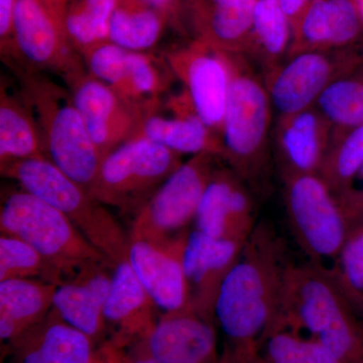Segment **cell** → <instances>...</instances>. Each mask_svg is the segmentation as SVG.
Instances as JSON below:
<instances>
[{"label": "cell", "instance_id": "cell-1", "mask_svg": "<svg viewBox=\"0 0 363 363\" xmlns=\"http://www.w3.org/2000/svg\"><path fill=\"white\" fill-rule=\"evenodd\" d=\"M289 264L285 243L274 227L257 223L215 304L224 348L259 352L278 314Z\"/></svg>", "mask_w": 363, "mask_h": 363}, {"label": "cell", "instance_id": "cell-2", "mask_svg": "<svg viewBox=\"0 0 363 363\" xmlns=\"http://www.w3.org/2000/svg\"><path fill=\"white\" fill-rule=\"evenodd\" d=\"M274 325L306 332L343 363H363V331L350 301L330 277L311 264H289L271 328Z\"/></svg>", "mask_w": 363, "mask_h": 363}, {"label": "cell", "instance_id": "cell-3", "mask_svg": "<svg viewBox=\"0 0 363 363\" xmlns=\"http://www.w3.org/2000/svg\"><path fill=\"white\" fill-rule=\"evenodd\" d=\"M21 96L37 119L45 157L90 193L102 157L91 140L71 91L49 74L16 68Z\"/></svg>", "mask_w": 363, "mask_h": 363}, {"label": "cell", "instance_id": "cell-4", "mask_svg": "<svg viewBox=\"0 0 363 363\" xmlns=\"http://www.w3.org/2000/svg\"><path fill=\"white\" fill-rule=\"evenodd\" d=\"M225 54L230 84L221 133L223 160L247 186L262 190L269 173L271 98L245 55Z\"/></svg>", "mask_w": 363, "mask_h": 363}, {"label": "cell", "instance_id": "cell-5", "mask_svg": "<svg viewBox=\"0 0 363 363\" xmlns=\"http://www.w3.org/2000/svg\"><path fill=\"white\" fill-rule=\"evenodd\" d=\"M0 171L2 176L16 182L21 190L65 215L113 266L128 259L130 235H126L108 207L97 201L47 157L9 162L0 164Z\"/></svg>", "mask_w": 363, "mask_h": 363}, {"label": "cell", "instance_id": "cell-6", "mask_svg": "<svg viewBox=\"0 0 363 363\" xmlns=\"http://www.w3.org/2000/svg\"><path fill=\"white\" fill-rule=\"evenodd\" d=\"M281 178L286 215L298 247L313 267L334 279L354 224L319 174H285Z\"/></svg>", "mask_w": 363, "mask_h": 363}, {"label": "cell", "instance_id": "cell-7", "mask_svg": "<svg viewBox=\"0 0 363 363\" xmlns=\"http://www.w3.org/2000/svg\"><path fill=\"white\" fill-rule=\"evenodd\" d=\"M0 229L42 253L65 281L85 267L109 262L65 215L23 190L13 191L2 200Z\"/></svg>", "mask_w": 363, "mask_h": 363}, {"label": "cell", "instance_id": "cell-8", "mask_svg": "<svg viewBox=\"0 0 363 363\" xmlns=\"http://www.w3.org/2000/svg\"><path fill=\"white\" fill-rule=\"evenodd\" d=\"M183 155L138 138L102 160L90 194L106 207L133 214L180 168Z\"/></svg>", "mask_w": 363, "mask_h": 363}, {"label": "cell", "instance_id": "cell-9", "mask_svg": "<svg viewBox=\"0 0 363 363\" xmlns=\"http://www.w3.org/2000/svg\"><path fill=\"white\" fill-rule=\"evenodd\" d=\"M219 160L199 154L184 162L133 216L130 240H164L188 231Z\"/></svg>", "mask_w": 363, "mask_h": 363}, {"label": "cell", "instance_id": "cell-10", "mask_svg": "<svg viewBox=\"0 0 363 363\" xmlns=\"http://www.w3.org/2000/svg\"><path fill=\"white\" fill-rule=\"evenodd\" d=\"M63 13L48 0H18L14 18L18 62L11 70L52 73L64 80L85 68L67 35Z\"/></svg>", "mask_w": 363, "mask_h": 363}, {"label": "cell", "instance_id": "cell-11", "mask_svg": "<svg viewBox=\"0 0 363 363\" xmlns=\"http://www.w3.org/2000/svg\"><path fill=\"white\" fill-rule=\"evenodd\" d=\"M348 47L301 52L264 73V85L279 116L314 106L329 86L355 70L359 58Z\"/></svg>", "mask_w": 363, "mask_h": 363}, {"label": "cell", "instance_id": "cell-12", "mask_svg": "<svg viewBox=\"0 0 363 363\" xmlns=\"http://www.w3.org/2000/svg\"><path fill=\"white\" fill-rule=\"evenodd\" d=\"M91 140L102 159L119 145L138 138L147 104H138L117 94L109 86L90 75L86 69L63 80Z\"/></svg>", "mask_w": 363, "mask_h": 363}, {"label": "cell", "instance_id": "cell-13", "mask_svg": "<svg viewBox=\"0 0 363 363\" xmlns=\"http://www.w3.org/2000/svg\"><path fill=\"white\" fill-rule=\"evenodd\" d=\"M164 57L203 123L221 138L230 84L225 52L192 39Z\"/></svg>", "mask_w": 363, "mask_h": 363}, {"label": "cell", "instance_id": "cell-14", "mask_svg": "<svg viewBox=\"0 0 363 363\" xmlns=\"http://www.w3.org/2000/svg\"><path fill=\"white\" fill-rule=\"evenodd\" d=\"M190 231L164 240H130L128 259L140 283L164 313L190 307L184 252Z\"/></svg>", "mask_w": 363, "mask_h": 363}, {"label": "cell", "instance_id": "cell-15", "mask_svg": "<svg viewBox=\"0 0 363 363\" xmlns=\"http://www.w3.org/2000/svg\"><path fill=\"white\" fill-rule=\"evenodd\" d=\"M196 230L219 240L245 242L257 226L248 186L230 168L217 169L203 195Z\"/></svg>", "mask_w": 363, "mask_h": 363}, {"label": "cell", "instance_id": "cell-16", "mask_svg": "<svg viewBox=\"0 0 363 363\" xmlns=\"http://www.w3.org/2000/svg\"><path fill=\"white\" fill-rule=\"evenodd\" d=\"M138 138L160 143L181 155L212 154L223 160L220 136L203 123L187 93L149 105Z\"/></svg>", "mask_w": 363, "mask_h": 363}, {"label": "cell", "instance_id": "cell-17", "mask_svg": "<svg viewBox=\"0 0 363 363\" xmlns=\"http://www.w3.org/2000/svg\"><path fill=\"white\" fill-rule=\"evenodd\" d=\"M216 325L189 307L164 313L143 340L157 363H218Z\"/></svg>", "mask_w": 363, "mask_h": 363}, {"label": "cell", "instance_id": "cell-18", "mask_svg": "<svg viewBox=\"0 0 363 363\" xmlns=\"http://www.w3.org/2000/svg\"><path fill=\"white\" fill-rule=\"evenodd\" d=\"M245 242L219 240L196 229L189 233L184 269L190 307L194 311L215 321V304L219 291L240 259Z\"/></svg>", "mask_w": 363, "mask_h": 363}, {"label": "cell", "instance_id": "cell-19", "mask_svg": "<svg viewBox=\"0 0 363 363\" xmlns=\"http://www.w3.org/2000/svg\"><path fill=\"white\" fill-rule=\"evenodd\" d=\"M113 264L97 262L57 286L52 311L97 343L106 330L104 309L111 292Z\"/></svg>", "mask_w": 363, "mask_h": 363}, {"label": "cell", "instance_id": "cell-20", "mask_svg": "<svg viewBox=\"0 0 363 363\" xmlns=\"http://www.w3.org/2000/svg\"><path fill=\"white\" fill-rule=\"evenodd\" d=\"M157 310L156 303L140 283L128 259L117 264L104 309L106 328L111 329L109 340L123 350L143 340L159 319Z\"/></svg>", "mask_w": 363, "mask_h": 363}, {"label": "cell", "instance_id": "cell-21", "mask_svg": "<svg viewBox=\"0 0 363 363\" xmlns=\"http://www.w3.org/2000/svg\"><path fill=\"white\" fill-rule=\"evenodd\" d=\"M257 1L189 0V35L219 51L245 56L250 47Z\"/></svg>", "mask_w": 363, "mask_h": 363}, {"label": "cell", "instance_id": "cell-22", "mask_svg": "<svg viewBox=\"0 0 363 363\" xmlns=\"http://www.w3.org/2000/svg\"><path fill=\"white\" fill-rule=\"evenodd\" d=\"M354 0H315L292 26L288 57L301 52L348 47L362 33Z\"/></svg>", "mask_w": 363, "mask_h": 363}, {"label": "cell", "instance_id": "cell-23", "mask_svg": "<svg viewBox=\"0 0 363 363\" xmlns=\"http://www.w3.org/2000/svg\"><path fill=\"white\" fill-rule=\"evenodd\" d=\"M332 126L316 106L279 116L277 149L281 175L319 174L330 145Z\"/></svg>", "mask_w": 363, "mask_h": 363}, {"label": "cell", "instance_id": "cell-24", "mask_svg": "<svg viewBox=\"0 0 363 363\" xmlns=\"http://www.w3.org/2000/svg\"><path fill=\"white\" fill-rule=\"evenodd\" d=\"M56 285L37 279L0 281V337L11 345L52 309Z\"/></svg>", "mask_w": 363, "mask_h": 363}, {"label": "cell", "instance_id": "cell-25", "mask_svg": "<svg viewBox=\"0 0 363 363\" xmlns=\"http://www.w3.org/2000/svg\"><path fill=\"white\" fill-rule=\"evenodd\" d=\"M95 343L54 311L35 325L26 341V363H90Z\"/></svg>", "mask_w": 363, "mask_h": 363}, {"label": "cell", "instance_id": "cell-26", "mask_svg": "<svg viewBox=\"0 0 363 363\" xmlns=\"http://www.w3.org/2000/svg\"><path fill=\"white\" fill-rule=\"evenodd\" d=\"M47 157L37 119L21 96L0 82V164Z\"/></svg>", "mask_w": 363, "mask_h": 363}, {"label": "cell", "instance_id": "cell-27", "mask_svg": "<svg viewBox=\"0 0 363 363\" xmlns=\"http://www.w3.org/2000/svg\"><path fill=\"white\" fill-rule=\"evenodd\" d=\"M169 28L166 20L143 0H117L108 40L131 52H150Z\"/></svg>", "mask_w": 363, "mask_h": 363}, {"label": "cell", "instance_id": "cell-28", "mask_svg": "<svg viewBox=\"0 0 363 363\" xmlns=\"http://www.w3.org/2000/svg\"><path fill=\"white\" fill-rule=\"evenodd\" d=\"M291 40L292 28L279 0H257L245 57L259 62L266 73L286 61Z\"/></svg>", "mask_w": 363, "mask_h": 363}, {"label": "cell", "instance_id": "cell-29", "mask_svg": "<svg viewBox=\"0 0 363 363\" xmlns=\"http://www.w3.org/2000/svg\"><path fill=\"white\" fill-rule=\"evenodd\" d=\"M257 358L264 363H343L317 339L284 325L269 329Z\"/></svg>", "mask_w": 363, "mask_h": 363}, {"label": "cell", "instance_id": "cell-30", "mask_svg": "<svg viewBox=\"0 0 363 363\" xmlns=\"http://www.w3.org/2000/svg\"><path fill=\"white\" fill-rule=\"evenodd\" d=\"M117 0H66L64 23L76 51L82 56L100 43L108 40L109 23Z\"/></svg>", "mask_w": 363, "mask_h": 363}, {"label": "cell", "instance_id": "cell-31", "mask_svg": "<svg viewBox=\"0 0 363 363\" xmlns=\"http://www.w3.org/2000/svg\"><path fill=\"white\" fill-rule=\"evenodd\" d=\"M363 164V124L344 131H332L330 145L319 175L340 197Z\"/></svg>", "mask_w": 363, "mask_h": 363}, {"label": "cell", "instance_id": "cell-32", "mask_svg": "<svg viewBox=\"0 0 363 363\" xmlns=\"http://www.w3.org/2000/svg\"><path fill=\"white\" fill-rule=\"evenodd\" d=\"M37 279L52 285L65 283L62 272L32 245L16 236L0 238V281Z\"/></svg>", "mask_w": 363, "mask_h": 363}, {"label": "cell", "instance_id": "cell-33", "mask_svg": "<svg viewBox=\"0 0 363 363\" xmlns=\"http://www.w3.org/2000/svg\"><path fill=\"white\" fill-rule=\"evenodd\" d=\"M315 106L331 124L332 131L363 124V73H350L335 81L320 95Z\"/></svg>", "mask_w": 363, "mask_h": 363}, {"label": "cell", "instance_id": "cell-34", "mask_svg": "<svg viewBox=\"0 0 363 363\" xmlns=\"http://www.w3.org/2000/svg\"><path fill=\"white\" fill-rule=\"evenodd\" d=\"M128 70L133 100L138 104L161 99L177 80L164 55L157 57L150 52L130 51Z\"/></svg>", "mask_w": 363, "mask_h": 363}, {"label": "cell", "instance_id": "cell-35", "mask_svg": "<svg viewBox=\"0 0 363 363\" xmlns=\"http://www.w3.org/2000/svg\"><path fill=\"white\" fill-rule=\"evenodd\" d=\"M128 54L130 51L128 50L106 40L91 48L81 57L86 71L92 77L109 86L121 96L136 104L128 79Z\"/></svg>", "mask_w": 363, "mask_h": 363}, {"label": "cell", "instance_id": "cell-36", "mask_svg": "<svg viewBox=\"0 0 363 363\" xmlns=\"http://www.w3.org/2000/svg\"><path fill=\"white\" fill-rule=\"evenodd\" d=\"M334 281L353 301H363V219L351 229L339 257Z\"/></svg>", "mask_w": 363, "mask_h": 363}, {"label": "cell", "instance_id": "cell-37", "mask_svg": "<svg viewBox=\"0 0 363 363\" xmlns=\"http://www.w3.org/2000/svg\"><path fill=\"white\" fill-rule=\"evenodd\" d=\"M18 0H0V55L9 68L18 62L14 42V18Z\"/></svg>", "mask_w": 363, "mask_h": 363}, {"label": "cell", "instance_id": "cell-38", "mask_svg": "<svg viewBox=\"0 0 363 363\" xmlns=\"http://www.w3.org/2000/svg\"><path fill=\"white\" fill-rule=\"evenodd\" d=\"M166 20L169 28L182 37H189L187 7L189 0H143Z\"/></svg>", "mask_w": 363, "mask_h": 363}, {"label": "cell", "instance_id": "cell-39", "mask_svg": "<svg viewBox=\"0 0 363 363\" xmlns=\"http://www.w3.org/2000/svg\"><path fill=\"white\" fill-rule=\"evenodd\" d=\"M353 224H357L363 216V164L350 186L338 197Z\"/></svg>", "mask_w": 363, "mask_h": 363}, {"label": "cell", "instance_id": "cell-40", "mask_svg": "<svg viewBox=\"0 0 363 363\" xmlns=\"http://www.w3.org/2000/svg\"><path fill=\"white\" fill-rule=\"evenodd\" d=\"M124 350L111 340L105 341L95 350L90 363H123Z\"/></svg>", "mask_w": 363, "mask_h": 363}, {"label": "cell", "instance_id": "cell-41", "mask_svg": "<svg viewBox=\"0 0 363 363\" xmlns=\"http://www.w3.org/2000/svg\"><path fill=\"white\" fill-rule=\"evenodd\" d=\"M315 0H279L281 9L291 23V28L296 25Z\"/></svg>", "mask_w": 363, "mask_h": 363}, {"label": "cell", "instance_id": "cell-42", "mask_svg": "<svg viewBox=\"0 0 363 363\" xmlns=\"http://www.w3.org/2000/svg\"><path fill=\"white\" fill-rule=\"evenodd\" d=\"M125 363H157L145 346V340H140L124 350Z\"/></svg>", "mask_w": 363, "mask_h": 363}, {"label": "cell", "instance_id": "cell-43", "mask_svg": "<svg viewBox=\"0 0 363 363\" xmlns=\"http://www.w3.org/2000/svg\"><path fill=\"white\" fill-rule=\"evenodd\" d=\"M257 357V353L250 351L223 347L218 363H253Z\"/></svg>", "mask_w": 363, "mask_h": 363}, {"label": "cell", "instance_id": "cell-44", "mask_svg": "<svg viewBox=\"0 0 363 363\" xmlns=\"http://www.w3.org/2000/svg\"><path fill=\"white\" fill-rule=\"evenodd\" d=\"M354 1L355 4H357L358 13H359L360 18H362L363 23V0H354Z\"/></svg>", "mask_w": 363, "mask_h": 363}, {"label": "cell", "instance_id": "cell-45", "mask_svg": "<svg viewBox=\"0 0 363 363\" xmlns=\"http://www.w3.org/2000/svg\"><path fill=\"white\" fill-rule=\"evenodd\" d=\"M253 363H264V362H260L259 358H257H257H255V362H253Z\"/></svg>", "mask_w": 363, "mask_h": 363}, {"label": "cell", "instance_id": "cell-46", "mask_svg": "<svg viewBox=\"0 0 363 363\" xmlns=\"http://www.w3.org/2000/svg\"><path fill=\"white\" fill-rule=\"evenodd\" d=\"M123 363H125V357H124V362Z\"/></svg>", "mask_w": 363, "mask_h": 363}, {"label": "cell", "instance_id": "cell-47", "mask_svg": "<svg viewBox=\"0 0 363 363\" xmlns=\"http://www.w3.org/2000/svg\"><path fill=\"white\" fill-rule=\"evenodd\" d=\"M362 219H363V216H362V219H360V220H362ZM360 220H359V221H360Z\"/></svg>", "mask_w": 363, "mask_h": 363}]
</instances>
